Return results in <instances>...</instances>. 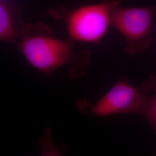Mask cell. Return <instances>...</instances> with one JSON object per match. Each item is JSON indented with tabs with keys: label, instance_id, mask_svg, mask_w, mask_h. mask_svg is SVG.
Segmentation results:
<instances>
[{
	"label": "cell",
	"instance_id": "1",
	"mask_svg": "<svg viewBox=\"0 0 156 156\" xmlns=\"http://www.w3.org/2000/svg\"><path fill=\"white\" fill-rule=\"evenodd\" d=\"M75 43L69 38L55 37L44 23H26L15 46L31 66L46 76L60 67L69 66L68 76L75 79L85 76L91 62L90 51L76 49Z\"/></svg>",
	"mask_w": 156,
	"mask_h": 156
},
{
	"label": "cell",
	"instance_id": "2",
	"mask_svg": "<svg viewBox=\"0 0 156 156\" xmlns=\"http://www.w3.org/2000/svg\"><path fill=\"white\" fill-rule=\"evenodd\" d=\"M120 2V0H104L72 10L53 9L49 15L65 23L69 39L97 44L105 35L111 25L112 12Z\"/></svg>",
	"mask_w": 156,
	"mask_h": 156
},
{
	"label": "cell",
	"instance_id": "3",
	"mask_svg": "<svg viewBox=\"0 0 156 156\" xmlns=\"http://www.w3.org/2000/svg\"><path fill=\"white\" fill-rule=\"evenodd\" d=\"M155 6L123 8L120 4L112 12L111 25L126 39V52L131 55L148 49L152 41Z\"/></svg>",
	"mask_w": 156,
	"mask_h": 156
},
{
	"label": "cell",
	"instance_id": "4",
	"mask_svg": "<svg viewBox=\"0 0 156 156\" xmlns=\"http://www.w3.org/2000/svg\"><path fill=\"white\" fill-rule=\"evenodd\" d=\"M146 96L126 80L118 81L95 102L86 99L78 101L79 111L93 117H106L116 114H140Z\"/></svg>",
	"mask_w": 156,
	"mask_h": 156
},
{
	"label": "cell",
	"instance_id": "5",
	"mask_svg": "<svg viewBox=\"0 0 156 156\" xmlns=\"http://www.w3.org/2000/svg\"><path fill=\"white\" fill-rule=\"evenodd\" d=\"M21 8L15 3L0 1V39L16 45L22 33L25 23L21 18Z\"/></svg>",
	"mask_w": 156,
	"mask_h": 156
},
{
	"label": "cell",
	"instance_id": "6",
	"mask_svg": "<svg viewBox=\"0 0 156 156\" xmlns=\"http://www.w3.org/2000/svg\"><path fill=\"white\" fill-rule=\"evenodd\" d=\"M141 89L144 93L151 95L146 96L140 115L150 123L156 134V73L151 75L149 79L142 84Z\"/></svg>",
	"mask_w": 156,
	"mask_h": 156
},
{
	"label": "cell",
	"instance_id": "7",
	"mask_svg": "<svg viewBox=\"0 0 156 156\" xmlns=\"http://www.w3.org/2000/svg\"><path fill=\"white\" fill-rule=\"evenodd\" d=\"M7 1V0H0V1Z\"/></svg>",
	"mask_w": 156,
	"mask_h": 156
}]
</instances>
